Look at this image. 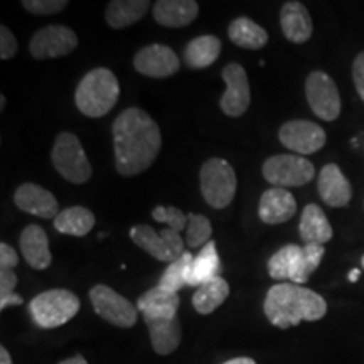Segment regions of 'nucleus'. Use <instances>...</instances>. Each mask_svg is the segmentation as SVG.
Instances as JSON below:
<instances>
[{
  "label": "nucleus",
  "mask_w": 364,
  "mask_h": 364,
  "mask_svg": "<svg viewBox=\"0 0 364 364\" xmlns=\"http://www.w3.org/2000/svg\"><path fill=\"white\" fill-rule=\"evenodd\" d=\"M112 134L115 166L120 176H139L156 162L162 147V135L147 112L127 108L113 122Z\"/></svg>",
  "instance_id": "1"
},
{
  "label": "nucleus",
  "mask_w": 364,
  "mask_h": 364,
  "mask_svg": "<svg viewBox=\"0 0 364 364\" xmlns=\"http://www.w3.org/2000/svg\"><path fill=\"white\" fill-rule=\"evenodd\" d=\"M263 311L270 324L289 329L302 321H321L327 314V302L322 295L302 285L277 284L267 292Z\"/></svg>",
  "instance_id": "2"
},
{
  "label": "nucleus",
  "mask_w": 364,
  "mask_h": 364,
  "mask_svg": "<svg viewBox=\"0 0 364 364\" xmlns=\"http://www.w3.org/2000/svg\"><path fill=\"white\" fill-rule=\"evenodd\" d=\"M326 255L322 245H285L268 260V275L273 280H289V284L304 285L321 265Z\"/></svg>",
  "instance_id": "3"
},
{
  "label": "nucleus",
  "mask_w": 364,
  "mask_h": 364,
  "mask_svg": "<svg viewBox=\"0 0 364 364\" xmlns=\"http://www.w3.org/2000/svg\"><path fill=\"white\" fill-rule=\"evenodd\" d=\"M118 95L120 85L117 76L107 68H97L80 81L75 93V103L83 115L100 118L115 107Z\"/></svg>",
  "instance_id": "4"
},
{
  "label": "nucleus",
  "mask_w": 364,
  "mask_h": 364,
  "mask_svg": "<svg viewBox=\"0 0 364 364\" xmlns=\"http://www.w3.org/2000/svg\"><path fill=\"white\" fill-rule=\"evenodd\" d=\"M80 299L71 290L53 289L36 295L29 311L33 321L43 329H56L65 326L80 311Z\"/></svg>",
  "instance_id": "5"
},
{
  "label": "nucleus",
  "mask_w": 364,
  "mask_h": 364,
  "mask_svg": "<svg viewBox=\"0 0 364 364\" xmlns=\"http://www.w3.org/2000/svg\"><path fill=\"white\" fill-rule=\"evenodd\" d=\"M199 181H201L203 198L209 206L215 209L230 206L238 188L235 169L230 162L220 157L209 159L203 164Z\"/></svg>",
  "instance_id": "6"
},
{
  "label": "nucleus",
  "mask_w": 364,
  "mask_h": 364,
  "mask_svg": "<svg viewBox=\"0 0 364 364\" xmlns=\"http://www.w3.org/2000/svg\"><path fill=\"white\" fill-rule=\"evenodd\" d=\"M51 161L59 176L73 184H85L91 177V164L80 139L71 132H61L54 142Z\"/></svg>",
  "instance_id": "7"
},
{
  "label": "nucleus",
  "mask_w": 364,
  "mask_h": 364,
  "mask_svg": "<svg viewBox=\"0 0 364 364\" xmlns=\"http://www.w3.org/2000/svg\"><path fill=\"white\" fill-rule=\"evenodd\" d=\"M262 174L273 188H300L316 177V167L302 156L279 154L263 162Z\"/></svg>",
  "instance_id": "8"
},
{
  "label": "nucleus",
  "mask_w": 364,
  "mask_h": 364,
  "mask_svg": "<svg viewBox=\"0 0 364 364\" xmlns=\"http://www.w3.org/2000/svg\"><path fill=\"white\" fill-rule=\"evenodd\" d=\"M130 238L136 247L147 252L150 257H154L159 262L169 263V265L186 253L181 233L171 230V228H164L157 233L152 226L136 225L130 230Z\"/></svg>",
  "instance_id": "9"
},
{
  "label": "nucleus",
  "mask_w": 364,
  "mask_h": 364,
  "mask_svg": "<svg viewBox=\"0 0 364 364\" xmlns=\"http://www.w3.org/2000/svg\"><path fill=\"white\" fill-rule=\"evenodd\" d=\"M90 300L95 312L112 326L129 329L136 324L139 309L108 285H95L90 290Z\"/></svg>",
  "instance_id": "10"
},
{
  "label": "nucleus",
  "mask_w": 364,
  "mask_h": 364,
  "mask_svg": "<svg viewBox=\"0 0 364 364\" xmlns=\"http://www.w3.org/2000/svg\"><path fill=\"white\" fill-rule=\"evenodd\" d=\"M309 107L321 120L334 122L341 115V95L336 81L324 71H312L306 80Z\"/></svg>",
  "instance_id": "11"
},
{
  "label": "nucleus",
  "mask_w": 364,
  "mask_h": 364,
  "mask_svg": "<svg viewBox=\"0 0 364 364\" xmlns=\"http://www.w3.org/2000/svg\"><path fill=\"white\" fill-rule=\"evenodd\" d=\"M78 48V36L70 27L53 24L43 27L31 38L29 53L34 59L63 58Z\"/></svg>",
  "instance_id": "12"
},
{
  "label": "nucleus",
  "mask_w": 364,
  "mask_h": 364,
  "mask_svg": "<svg viewBox=\"0 0 364 364\" xmlns=\"http://www.w3.org/2000/svg\"><path fill=\"white\" fill-rule=\"evenodd\" d=\"M279 139L282 145L292 152L311 156L324 147L327 135L322 127L311 120H290L280 127Z\"/></svg>",
  "instance_id": "13"
},
{
  "label": "nucleus",
  "mask_w": 364,
  "mask_h": 364,
  "mask_svg": "<svg viewBox=\"0 0 364 364\" xmlns=\"http://www.w3.org/2000/svg\"><path fill=\"white\" fill-rule=\"evenodd\" d=\"M226 83V91L220 100V107L225 115L238 118L248 110L252 103V91L245 68L238 63H230L221 73Z\"/></svg>",
  "instance_id": "14"
},
{
  "label": "nucleus",
  "mask_w": 364,
  "mask_h": 364,
  "mask_svg": "<svg viewBox=\"0 0 364 364\" xmlns=\"http://www.w3.org/2000/svg\"><path fill=\"white\" fill-rule=\"evenodd\" d=\"M134 66L140 75L161 80L176 75L181 68V61L169 46L150 44L135 54Z\"/></svg>",
  "instance_id": "15"
},
{
  "label": "nucleus",
  "mask_w": 364,
  "mask_h": 364,
  "mask_svg": "<svg viewBox=\"0 0 364 364\" xmlns=\"http://www.w3.org/2000/svg\"><path fill=\"white\" fill-rule=\"evenodd\" d=\"M14 201H16V206L21 211L43 218V220L54 221L59 213H61L56 198L48 189L33 184V182H26V184L19 186L16 194H14Z\"/></svg>",
  "instance_id": "16"
},
{
  "label": "nucleus",
  "mask_w": 364,
  "mask_h": 364,
  "mask_svg": "<svg viewBox=\"0 0 364 364\" xmlns=\"http://www.w3.org/2000/svg\"><path fill=\"white\" fill-rule=\"evenodd\" d=\"M317 191L321 199L331 208L348 206L353 198L351 182L346 179L338 164H327L318 172Z\"/></svg>",
  "instance_id": "17"
},
{
  "label": "nucleus",
  "mask_w": 364,
  "mask_h": 364,
  "mask_svg": "<svg viewBox=\"0 0 364 364\" xmlns=\"http://www.w3.org/2000/svg\"><path fill=\"white\" fill-rule=\"evenodd\" d=\"M297 213V201L284 188H270L262 194L258 216L267 225H282L292 220Z\"/></svg>",
  "instance_id": "18"
},
{
  "label": "nucleus",
  "mask_w": 364,
  "mask_h": 364,
  "mask_svg": "<svg viewBox=\"0 0 364 364\" xmlns=\"http://www.w3.org/2000/svg\"><path fill=\"white\" fill-rule=\"evenodd\" d=\"M280 26L287 41L294 44H304L312 38V17L307 7L297 0L284 4L280 11Z\"/></svg>",
  "instance_id": "19"
},
{
  "label": "nucleus",
  "mask_w": 364,
  "mask_h": 364,
  "mask_svg": "<svg viewBox=\"0 0 364 364\" xmlns=\"http://www.w3.org/2000/svg\"><path fill=\"white\" fill-rule=\"evenodd\" d=\"M21 253L24 260L34 270H44L51 265L53 257L49 250V238L39 225H29L24 228L19 238Z\"/></svg>",
  "instance_id": "20"
},
{
  "label": "nucleus",
  "mask_w": 364,
  "mask_h": 364,
  "mask_svg": "<svg viewBox=\"0 0 364 364\" xmlns=\"http://www.w3.org/2000/svg\"><path fill=\"white\" fill-rule=\"evenodd\" d=\"M145 324L149 327L150 343L154 351L161 356H169L179 348L182 339L181 322L177 317L171 318H152L144 317Z\"/></svg>",
  "instance_id": "21"
},
{
  "label": "nucleus",
  "mask_w": 364,
  "mask_h": 364,
  "mask_svg": "<svg viewBox=\"0 0 364 364\" xmlns=\"http://www.w3.org/2000/svg\"><path fill=\"white\" fill-rule=\"evenodd\" d=\"M198 14L199 6L194 0H159L154 6V19L157 24L171 29L189 26Z\"/></svg>",
  "instance_id": "22"
},
{
  "label": "nucleus",
  "mask_w": 364,
  "mask_h": 364,
  "mask_svg": "<svg viewBox=\"0 0 364 364\" xmlns=\"http://www.w3.org/2000/svg\"><path fill=\"white\" fill-rule=\"evenodd\" d=\"M179 304V294L167 292V290L156 285L154 289L140 295L139 300H136V309H139V312H142V317L171 318L177 317Z\"/></svg>",
  "instance_id": "23"
},
{
  "label": "nucleus",
  "mask_w": 364,
  "mask_h": 364,
  "mask_svg": "<svg viewBox=\"0 0 364 364\" xmlns=\"http://www.w3.org/2000/svg\"><path fill=\"white\" fill-rule=\"evenodd\" d=\"M299 233L304 245H322L332 240V226L326 213L317 204H307L304 208L299 223Z\"/></svg>",
  "instance_id": "24"
},
{
  "label": "nucleus",
  "mask_w": 364,
  "mask_h": 364,
  "mask_svg": "<svg viewBox=\"0 0 364 364\" xmlns=\"http://www.w3.org/2000/svg\"><path fill=\"white\" fill-rule=\"evenodd\" d=\"M216 277H221V260L220 255H218L216 243L211 240L194 257L188 270V277H186V284L198 289L199 285L206 284Z\"/></svg>",
  "instance_id": "25"
},
{
  "label": "nucleus",
  "mask_w": 364,
  "mask_h": 364,
  "mask_svg": "<svg viewBox=\"0 0 364 364\" xmlns=\"http://www.w3.org/2000/svg\"><path fill=\"white\" fill-rule=\"evenodd\" d=\"M221 41L213 34L199 36L189 41L184 51L186 65L193 70H203V68L211 66L213 63L220 58Z\"/></svg>",
  "instance_id": "26"
},
{
  "label": "nucleus",
  "mask_w": 364,
  "mask_h": 364,
  "mask_svg": "<svg viewBox=\"0 0 364 364\" xmlns=\"http://www.w3.org/2000/svg\"><path fill=\"white\" fill-rule=\"evenodd\" d=\"M150 6L147 0H113L108 4L105 19L113 29H125L142 19Z\"/></svg>",
  "instance_id": "27"
},
{
  "label": "nucleus",
  "mask_w": 364,
  "mask_h": 364,
  "mask_svg": "<svg viewBox=\"0 0 364 364\" xmlns=\"http://www.w3.org/2000/svg\"><path fill=\"white\" fill-rule=\"evenodd\" d=\"M230 295V285L223 277L206 282V284L199 285L193 295V306L196 312L201 316H209L216 311L218 307L223 306V302Z\"/></svg>",
  "instance_id": "28"
},
{
  "label": "nucleus",
  "mask_w": 364,
  "mask_h": 364,
  "mask_svg": "<svg viewBox=\"0 0 364 364\" xmlns=\"http://www.w3.org/2000/svg\"><path fill=\"white\" fill-rule=\"evenodd\" d=\"M95 215L90 211L88 208L83 206H71L63 209L61 213L54 220V228L61 235H70V236H86L93 230Z\"/></svg>",
  "instance_id": "29"
},
{
  "label": "nucleus",
  "mask_w": 364,
  "mask_h": 364,
  "mask_svg": "<svg viewBox=\"0 0 364 364\" xmlns=\"http://www.w3.org/2000/svg\"><path fill=\"white\" fill-rule=\"evenodd\" d=\"M231 43L243 49H262L268 43V33L248 17H236L228 27Z\"/></svg>",
  "instance_id": "30"
},
{
  "label": "nucleus",
  "mask_w": 364,
  "mask_h": 364,
  "mask_svg": "<svg viewBox=\"0 0 364 364\" xmlns=\"http://www.w3.org/2000/svg\"><path fill=\"white\" fill-rule=\"evenodd\" d=\"M194 257L189 252H186L181 258H177L176 262H172L169 267L166 268V272L162 273L161 280H159V287L167 292L177 294L182 287H186V277H188V270L193 263Z\"/></svg>",
  "instance_id": "31"
},
{
  "label": "nucleus",
  "mask_w": 364,
  "mask_h": 364,
  "mask_svg": "<svg viewBox=\"0 0 364 364\" xmlns=\"http://www.w3.org/2000/svg\"><path fill=\"white\" fill-rule=\"evenodd\" d=\"M188 235H186V241L191 248H199L203 245H208L209 236L213 235V226L209 218L204 215H198V213H189L188 215Z\"/></svg>",
  "instance_id": "32"
},
{
  "label": "nucleus",
  "mask_w": 364,
  "mask_h": 364,
  "mask_svg": "<svg viewBox=\"0 0 364 364\" xmlns=\"http://www.w3.org/2000/svg\"><path fill=\"white\" fill-rule=\"evenodd\" d=\"M17 275L14 270L2 268L0 270V311H6L11 306H22L24 299L16 294Z\"/></svg>",
  "instance_id": "33"
},
{
  "label": "nucleus",
  "mask_w": 364,
  "mask_h": 364,
  "mask_svg": "<svg viewBox=\"0 0 364 364\" xmlns=\"http://www.w3.org/2000/svg\"><path fill=\"white\" fill-rule=\"evenodd\" d=\"M152 218L157 223H164L167 228L181 233L184 228H188V215L182 213V209L174 206H157L152 209Z\"/></svg>",
  "instance_id": "34"
},
{
  "label": "nucleus",
  "mask_w": 364,
  "mask_h": 364,
  "mask_svg": "<svg viewBox=\"0 0 364 364\" xmlns=\"http://www.w3.org/2000/svg\"><path fill=\"white\" fill-rule=\"evenodd\" d=\"M22 7L34 16H51L68 7L66 0H24Z\"/></svg>",
  "instance_id": "35"
},
{
  "label": "nucleus",
  "mask_w": 364,
  "mask_h": 364,
  "mask_svg": "<svg viewBox=\"0 0 364 364\" xmlns=\"http://www.w3.org/2000/svg\"><path fill=\"white\" fill-rule=\"evenodd\" d=\"M17 53V39L12 34L11 29H7V26H0V58L4 61L16 56Z\"/></svg>",
  "instance_id": "36"
},
{
  "label": "nucleus",
  "mask_w": 364,
  "mask_h": 364,
  "mask_svg": "<svg viewBox=\"0 0 364 364\" xmlns=\"http://www.w3.org/2000/svg\"><path fill=\"white\" fill-rule=\"evenodd\" d=\"M353 80L358 95L364 102V51L359 53L353 63Z\"/></svg>",
  "instance_id": "37"
},
{
  "label": "nucleus",
  "mask_w": 364,
  "mask_h": 364,
  "mask_svg": "<svg viewBox=\"0 0 364 364\" xmlns=\"http://www.w3.org/2000/svg\"><path fill=\"white\" fill-rule=\"evenodd\" d=\"M17 265H19V255H17L16 250L11 245L0 243V270L2 268L14 270Z\"/></svg>",
  "instance_id": "38"
},
{
  "label": "nucleus",
  "mask_w": 364,
  "mask_h": 364,
  "mask_svg": "<svg viewBox=\"0 0 364 364\" xmlns=\"http://www.w3.org/2000/svg\"><path fill=\"white\" fill-rule=\"evenodd\" d=\"M0 364H12L11 353L7 351L6 346H2V348H0Z\"/></svg>",
  "instance_id": "39"
},
{
  "label": "nucleus",
  "mask_w": 364,
  "mask_h": 364,
  "mask_svg": "<svg viewBox=\"0 0 364 364\" xmlns=\"http://www.w3.org/2000/svg\"><path fill=\"white\" fill-rule=\"evenodd\" d=\"M59 364H88V361H86V359L81 356V354H76V356L68 358V359H65V361H61Z\"/></svg>",
  "instance_id": "40"
},
{
  "label": "nucleus",
  "mask_w": 364,
  "mask_h": 364,
  "mask_svg": "<svg viewBox=\"0 0 364 364\" xmlns=\"http://www.w3.org/2000/svg\"><path fill=\"white\" fill-rule=\"evenodd\" d=\"M223 364H257V363H255L252 358H235V359H230V361H226Z\"/></svg>",
  "instance_id": "41"
},
{
  "label": "nucleus",
  "mask_w": 364,
  "mask_h": 364,
  "mask_svg": "<svg viewBox=\"0 0 364 364\" xmlns=\"http://www.w3.org/2000/svg\"><path fill=\"white\" fill-rule=\"evenodd\" d=\"M359 275H361V273H359V268H353V270L349 272V282H358Z\"/></svg>",
  "instance_id": "42"
},
{
  "label": "nucleus",
  "mask_w": 364,
  "mask_h": 364,
  "mask_svg": "<svg viewBox=\"0 0 364 364\" xmlns=\"http://www.w3.org/2000/svg\"><path fill=\"white\" fill-rule=\"evenodd\" d=\"M4 107H6V97H0V110H4Z\"/></svg>",
  "instance_id": "43"
},
{
  "label": "nucleus",
  "mask_w": 364,
  "mask_h": 364,
  "mask_svg": "<svg viewBox=\"0 0 364 364\" xmlns=\"http://www.w3.org/2000/svg\"><path fill=\"white\" fill-rule=\"evenodd\" d=\"M361 265H363V268H364V255H363V258H361Z\"/></svg>",
  "instance_id": "44"
}]
</instances>
